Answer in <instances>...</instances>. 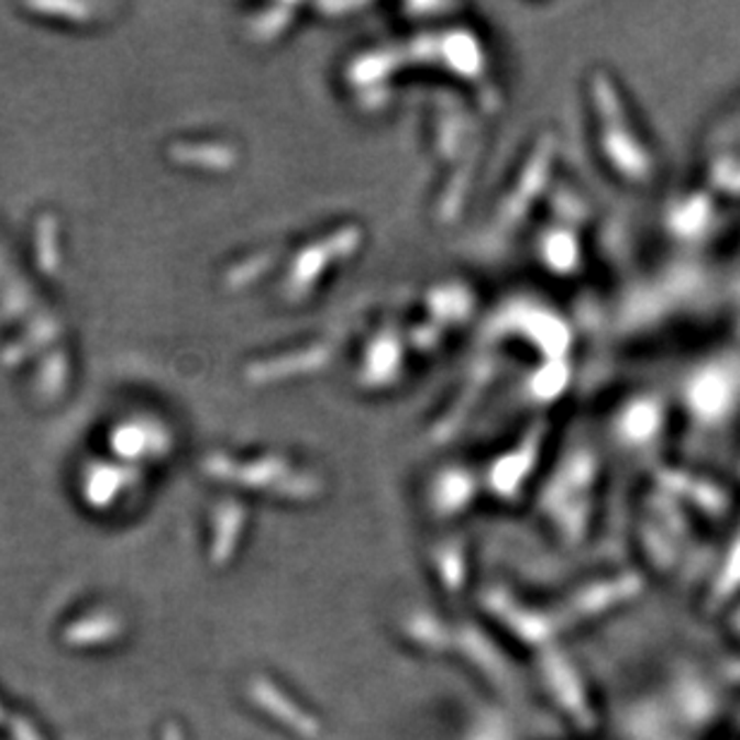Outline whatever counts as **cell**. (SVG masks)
I'll return each mask as SVG.
<instances>
[{"mask_svg":"<svg viewBox=\"0 0 740 740\" xmlns=\"http://www.w3.org/2000/svg\"><path fill=\"white\" fill-rule=\"evenodd\" d=\"M581 101L589 152L601 173L632 195L659 190L664 152L621 77L607 65H589L581 77Z\"/></svg>","mask_w":740,"mask_h":740,"instance_id":"cell-1","label":"cell"},{"mask_svg":"<svg viewBox=\"0 0 740 740\" xmlns=\"http://www.w3.org/2000/svg\"><path fill=\"white\" fill-rule=\"evenodd\" d=\"M671 398L678 417V441H738L740 341L691 362Z\"/></svg>","mask_w":740,"mask_h":740,"instance_id":"cell-2","label":"cell"},{"mask_svg":"<svg viewBox=\"0 0 740 740\" xmlns=\"http://www.w3.org/2000/svg\"><path fill=\"white\" fill-rule=\"evenodd\" d=\"M595 434L599 441L630 453L659 451L678 441V417L671 391L632 386L616 394L601 408Z\"/></svg>","mask_w":740,"mask_h":740,"instance_id":"cell-3","label":"cell"}]
</instances>
